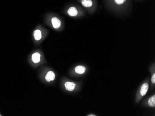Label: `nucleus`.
Segmentation results:
<instances>
[{
    "label": "nucleus",
    "mask_w": 155,
    "mask_h": 116,
    "mask_svg": "<svg viewBox=\"0 0 155 116\" xmlns=\"http://www.w3.org/2000/svg\"><path fill=\"white\" fill-rule=\"evenodd\" d=\"M87 116H97V115L96 114H94V113H90V114H88L87 115Z\"/></svg>",
    "instance_id": "obj_13"
},
{
    "label": "nucleus",
    "mask_w": 155,
    "mask_h": 116,
    "mask_svg": "<svg viewBox=\"0 0 155 116\" xmlns=\"http://www.w3.org/2000/svg\"><path fill=\"white\" fill-rule=\"evenodd\" d=\"M150 85V78H147L139 86L136 92L134 99L135 104H138L141 100L148 92Z\"/></svg>",
    "instance_id": "obj_1"
},
{
    "label": "nucleus",
    "mask_w": 155,
    "mask_h": 116,
    "mask_svg": "<svg viewBox=\"0 0 155 116\" xmlns=\"http://www.w3.org/2000/svg\"><path fill=\"white\" fill-rule=\"evenodd\" d=\"M55 74L53 71H49L45 77V80L48 83L53 81L55 79Z\"/></svg>",
    "instance_id": "obj_6"
},
{
    "label": "nucleus",
    "mask_w": 155,
    "mask_h": 116,
    "mask_svg": "<svg viewBox=\"0 0 155 116\" xmlns=\"http://www.w3.org/2000/svg\"><path fill=\"white\" fill-rule=\"evenodd\" d=\"M149 71L150 73V92H151L155 87V62L151 64L149 67Z\"/></svg>",
    "instance_id": "obj_3"
},
{
    "label": "nucleus",
    "mask_w": 155,
    "mask_h": 116,
    "mask_svg": "<svg viewBox=\"0 0 155 116\" xmlns=\"http://www.w3.org/2000/svg\"><path fill=\"white\" fill-rule=\"evenodd\" d=\"M32 60L35 64H38L41 60V55L38 52L35 53L32 55Z\"/></svg>",
    "instance_id": "obj_9"
},
{
    "label": "nucleus",
    "mask_w": 155,
    "mask_h": 116,
    "mask_svg": "<svg viewBox=\"0 0 155 116\" xmlns=\"http://www.w3.org/2000/svg\"><path fill=\"white\" fill-rule=\"evenodd\" d=\"M82 4L84 7H91L93 5V2L91 0H82Z\"/></svg>",
    "instance_id": "obj_11"
},
{
    "label": "nucleus",
    "mask_w": 155,
    "mask_h": 116,
    "mask_svg": "<svg viewBox=\"0 0 155 116\" xmlns=\"http://www.w3.org/2000/svg\"><path fill=\"white\" fill-rule=\"evenodd\" d=\"M87 71V67L84 65H78L74 68V72L78 74H84Z\"/></svg>",
    "instance_id": "obj_5"
},
{
    "label": "nucleus",
    "mask_w": 155,
    "mask_h": 116,
    "mask_svg": "<svg viewBox=\"0 0 155 116\" xmlns=\"http://www.w3.org/2000/svg\"><path fill=\"white\" fill-rule=\"evenodd\" d=\"M34 36L35 39L36 41H39L41 39L42 34L41 31L39 30H36L34 31Z\"/></svg>",
    "instance_id": "obj_10"
},
{
    "label": "nucleus",
    "mask_w": 155,
    "mask_h": 116,
    "mask_svg": "<svg viewBox=\"0 0 155 116\" xmlns=\"http://www.w3.org/2000/svg\"><path fill=\"white\" fill-rule=\"evenodd\" d=\"M126 0H114L115 2L118 5H121L126 2Z\"/></svg>",
    "instance_id": "obj_12"
},
{
    "label": "nucleus",
    "mask_w": 155,
    "mask_h": 116,
    "mask_svg": "<svg viewBox=\"0 0 155 116\" xmlns=\"http://www.w3.org/2000/svg\"><path fill=\"white\" fill-rule=\"evenodd\" d=\"M51 22L54 28L56 29L60 28L61 25V20L57 17H53L51 20Z\"/></svg>",
    "instance_id": "obj_7"
},
{
    "label": "nucleus",
    "mask_w": 155,
    "mask_h": 116,
    "mask_svg": "<svg viewBox=\"0 0 155 116\" xmlns=\"http://www.w3.org/2000/svg\"><path fill=\"white\" fill-rule=\"evenodd\" d=\"M0 116H1V115H0Z\"/></svg>",
    "instance_id": "obj_14"
},
{
    "label": "nucleus",
    "mask_w": 155,
    "mask_h": 116,
    "mask_svg": "<svg viewBox=\"0 0 155 116\" xmlns=\"http://www.w3.org/2000/svg\"><path fill=\"white\" fill-rule=\"evenodd\" d=\"M68 14L71 17H76L78 14L77 9L76 8L71 7L68 11Z\"/></svg>",
    "instance_id": "obj_8"
},
{
    "label": "nucleus",
    "mask_w": 155,
    "mask_h": 116,
    "mask_svg": "<svg viewBox=\"0 0 155 116\" xmlns=\"http://www.w3.org/2000/svg\"><path fill=\"white\" fill-rule=\"evenodd\" d=\"M64 86L66 90L72 92L74 91L76 89V88L77 85L74 82L67 81L64 83Z\"/></svg>",
    "instance_id": "obj_4"
},
{
    "label": "nucleus",
    "mask_w": 155,
    "mask_h": 116,
    "mask_svg": "<svg viewBox=\"0 0 155 116\" xmlns=\"http://www.w3.org/2000/svg\"><path fill=\"white\" fill-rule=\"evenodd\" d=\"M155 92H154L153 94L146 98L142 102V105L143 107L148 108H155Z\"/></svg>",
    "instance_id": "obj_2"
}]
</instances>
